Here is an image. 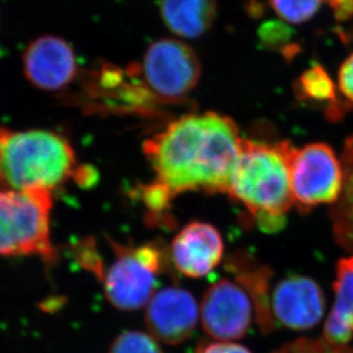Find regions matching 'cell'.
I'll use <instances>...</instances> for the list:
<instances>
[{
	"mask_svg": "<svg viewBox=\"0 0 353 353\" xmlns=\"http://www.w3.org/2000/svg\"><path fill=\"white\" fill-rule=\"evenodd\" d=\"M216 10V0H161L160 3V14L168 30L188 39L206 34Z\"/></svg>",
	"mask_w": 353,
	"mask_h": 353,
	"instance_id": "14",
	"label": "cell"
},
{
	"mask_svg": "<svg viewBox=\"0 0 353 353\" xmlns=\"http://www.w3.org/2000/svg\"><path fill=\"white\" fill-rule=\"evenodd\" d=\"M292 148L288 141L268 144L243 139L228 184L225 194L243 203L265 234L283 230L286 213L293 206L290 177Z\"/></svg>",
	"mask_w": 353,
	"mask_h": 353,
	"instance_id": "2",
	"label": "cell"
},
{
	"mask_svg": "<svg viewBox=\"0 0 353 353\" xmlns=\"http://www.w3.org/2000/svg\"><path fill=\"white\" fill-rule=\"evenodd\" d=\"M295 94L300 100L330 101L336 100V87L323 65L314 63L304 71L297 79Z\"/></svg>",
	"mask_w": 353,
	"mask_h": 353,
	"instance_id": "17",
	"label": "cell"
},
{
	"mask_svg": "<svg viewBox=\"0 0 353 353\" xmlns=\"http://www.w3.org/2000/svg\"><path fill=\"white\" fill-rule=\"evenodd\" d=\"M335 19L347 21L353 17V0H328Z\"/></svg>",
	"mask_w": 353,
	"mask_h": 353,
	"instance_id": "24",
	"label": "cell"
},
{
	"mask_svg": "<svg viewBox=\"0 0 353 353\" xmlns=\"http://www.w3.org/2000/svg\"><path fill=\"white\" fill-rule=\"evenodd\" d=\"M272 353H353L347 345H333L323 340L300 339L286 344Z\"/></svg>",
	"mask_w": 353,
	"mask_h": 353,
	"instance_id": "20",
	"label": "cell"
},
{
	"mask_svg": "<svg viewBox=\"0 0 353 353\" xmlns=\"http://www.w3.org/2000/svg\"><path fill=\"white\" fill-rule=\"evenodd\" d=\"M223 252V239L216 228L205 222H191L174 238L170 255L181 274L201 278L220 264Z\"/></svg>",
	"mask_w": 353,
	"mask_h": 353,
	"instance_id": "12",
	"label": "cell"
},
{
	"mask_svg": "<svg viewBox=\"0 0 353 353\" xmlns=\"http://www.w3.org/2000/svg\"><path fill=\"white\" fill-rule=\"evenodd\" d=\"M250 297L239 283L222 279L207 290L201 301V323L208 335L221 341L238 340L253 320Z\"/></svg>",
	"mask_w": 353,
	"mask_h": 353,
	"instance_id": "8",
	"label": "cell"
},
{
	"mask_svg": "<svg viewBox=\"0 0 353 353\" xmlns=\"http://www.w3.org/2000/svg\"><path fill=\"white\" fill-rule=\"evenodd\" d=\"M343 189L330 210L337 243L353 255V135L347 137L341 157Z\"/></svg>",
	"mask_w": 353,
	"mask_h": 353,
	"instance_id": "15",
	"label": "cell"
},
{
	"mask_svg": "<svg viewBox=\"0 0 353 353\" xmlns=\"http://www.w3.org/2000/svg\"><path fill=\"white\" fill-rule=\"evenodd\" d=\"M293 36V29L281 21H268L259 30L261 43L267 48L287 46L288 40Z\"/></svg>",
	"mask_w": 353,
	"mask_h": 353,
	"instance_id": "21",
	"label": "cell"
},
{
	"mask_svg": "<svg viewBox=\"0 0 353 353\" xmlns=\"http://www.w3.org/2000/svg\"><path fill=\"white\" fill-rule=\"evenodd\" d=\"M241 143L236 123L227 116L212 111L182 116L144 142L156 173L150 185L170 201L187 191L227 192Z\"/></svg>",
	"mask_w": 353,
	"mask_h": 353,
	"instance_id": "1",
	"label": "cell"
},
{
	"mask_svg": "<svg viewBox=\"0 0 353 353\" xmlns=\"http://www.w3.org/2000/svg\"><path fill=\"white\" fill-rule=\"evenodd\" d=\"M290 192L294 206L304 213L323 203H335L343 189L341 160L326 143L293 147L290 156Z\"/></svg>",
	"mask_w": 353,
	"mask_h": 353,
	"instance_id": "6",
	"label": "cell"
},
{
	"mask_svg": "<svg viewBox=\"0 0 353 353\" xmlns=\"http://www.w3.org/2000/svg\"><path fill=\"white\" fill-rule=\"evenodd\" d=\"M339 87L341 93L353 104V53L341 65L339 71Z\"/></svg>",
	"mask_w": 353,
	"mask_h": 353,
	"instance_id": "22",
	"label": "cell"
},
{
	"mask_svg": "<svg viewBox=\"0 0 353 353\" xmlns=\"http://www.w3.org/2000/svg\"><path fill=\"white\" fill-rule=\"evenodd\" d=\"M198 321L196 300L181 287L158 290L147 304L145 323L151 336L163 343H183L194 333Z\"/></svg>",
	"mask_w": 353,
	"mask_h": 353,
	"instance_id": "10",
	"label": "cell"
},
{
	"mask_svg": "<svg viewBox=\"0 0 353 353\" xmlns=\"http://www.w3.org/2000/svg\"><path fill=\"white\" fill-rule=\"evenodd\" d=\"M109 353H163V351L150 334L128 330L114 340Z\"/></svg>",
	"mask_w": 353,
	"mask_h": 353,
	"instance_id": "19",
	"label": "cell"
},
{
	"mask_svg": "<svg viewBox=\"0 0 353 353\" xmlns=\"http://www.w3.org/2000/svg\"><path fill=\"white\" fill-rule=\"evenodd\" d=\"M52 191L0 189V256L37 255L46 263L57 260L50 240Z\"/></svg>",
	"mask_w": 353,
	"mask_h": 353,
	"instance_id": "4",
	"label": "cell"
},
{
	"mask_svg": "<svg viewBox=\"0 0 353 353\" xmlns=\"http://www.w3.org/2000/svg\"><path fill=\"white\" fill-rule=\"evenodd\" d=\"M271 314L280 325L293 330H312L323 318L326 300L312 278L290 274L276 283L270 297Z\"/></svg>",
	"mask_w": 353,
	"mask_h": 353,
	"instance_id": "9",
	"label": "cell"
},
{
	"mask_svg": "<svg viewBox=\"0 0 353 353\" xmlns=\"http://www.w3.org/2000/svg\"><path fill=\"white\" fill-rule=\"evenodd\" d=\"M270 3L274 12L286 22L300 24L316 15L323 0H270Z\"/></svg>",
	"mask_w": 353,
	"mask_h": 353,
	"instance_id": "18",
	"label": "cell"
},
{
	"mask_svg": "<svg viewBox=\"0 0 353 353\" xmlns=\"http://www.w3.org/2000/svg\"><path fill=\"white\" fill-rule=\"evenodd\" d=\"M23 69L28 81L34 87L50 92L60 90L77 74L76 54L62 38L43 36L24 52Z\"/></svg>",
	"mask_w": 353,
	"mask_h": 353,
	"instance_id": "11",
	"label": "cell"
},
{
	"mask_svg": "<svg viewBox=\"0 0 353 353\" xmlns=\"http://www.w3.org/2000/svg\"><path fill=\"white\" fill-rule=\"evenodd\" d=\"M196 353H250V351L239 344L217 342L200 345Z\"/></svg>",
	"mask_w": 353,
	"mask_h": 353,
	"instance_id": "23",
	"label": "cell"
},
{
	"mask_svg": "<svg viewBox=\"0 0 353 353\" xmlns=\"http://www.w3.org/2000/svg\"><path fill=\"white\" fill-rule=\"evenodd\" d=\"M236 272V279L253 301L256 319L262 333L268 334L276 328L270 307V281L272 271L268 267H236L231 264Z\"/></svg>",
	"mask_w": 353,
	"mask_h": 353,
	"instance_id": "16",
	"label": "cell"
},
{
	"mask_svg": "<svg viewBox=\"0 0 353 353\" xmlns=\"http://www.w3.org/2000/svg\"><path fill=\"white\" fill-rule=\"evenodd\" d=\"M116 260L101 274L108 301L119 310L145 307L154 296L163 253L154 243L123 246L112 243Z\"/></svg>",
	"mask_w": 353,
	"mask_h": 353,
	"instance_id": "5",
	"label": "cell"
},
{
	"mask_svg": "<svg viewBox=\"0 0 353 353\" xmlns=\"http://www.w3.org/2000/svg\"><path fill=\"white\" fill-rule=\"evenodd\" d=\"M335 303L325 323V340L347 345L353 339V256L341 259L334 283Z\"/></svg>",
	"mask_w": 353,
	"mask_h": 353,
	"instance_id": "13",
	"label": "cell"
},
{
	"mask_svg": "<svg viewBox=\"0 0 353 353\" xmlns=\"http://www.w3.org/2000/svg\"><path fill=\"white\" fill-rule=\"evenodd\" d=\"M76 166L67 139L50 130L12 132L0 127V187L52 191L69 180Z\"/></svg>",
	"mask_w": 353,
	"mask_h": 353,
	"instance_id": "3",
	"label": "cell"
},
{
	"mask_svg": "<svg viewBox=\"0 0 353 353\" xmlns=\"http://www.w3.org/2000/svg\"><path fill=\"white\" fill-rule=\"evenodd\" d=\"M140 74L154 95L165 100H180L196 88L201 70L190 46L180 40L163 38L148 48Z\"/></svg>",
	"mask_w": 353,
	"mask_h": 353,
	"instance_id": "7",
	"label": "cell"
}]
</instances>
